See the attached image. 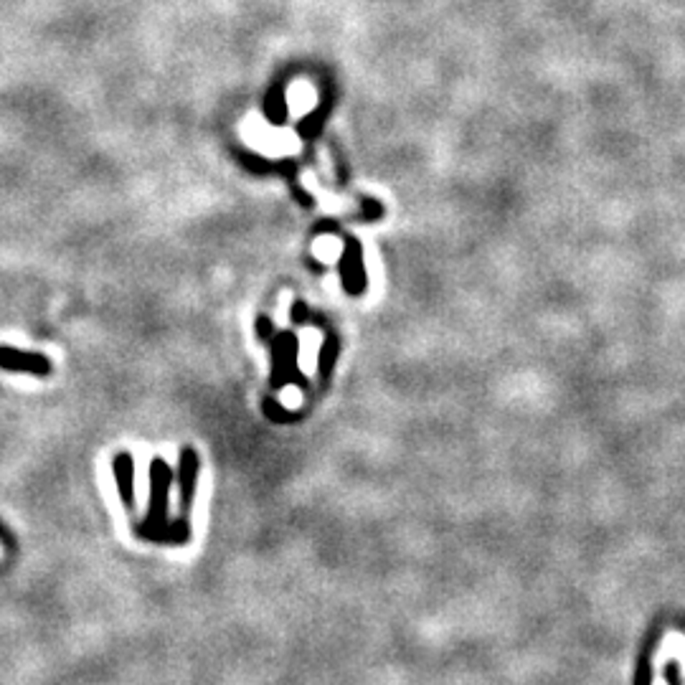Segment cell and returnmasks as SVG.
<instances>
[{"label": "cell", "mask_w": 685, "mask_h": 685, "mask_svg": "<svg viewBox=\"0 0 685 685\" xmlns=\"http://www.w3.org/2000/svg\"><path fill=\"white\" fill-rule=\"evenodd\" d=\"M0 368L26 371V373H36V376H46V373H51L49 358H44V355H38V353L13 351V348H0Z\"/></svg>", "instance_id": "6da1fadb"}, {"label": "cell", "mask_w": 685, "mask_h": 685, "mask_svg": "<svg viewBox=\"0 0 685 685\" xmlns=\"http://www.w3.org/2000/svg\"><path fill=\"white\" fill-rule=\"evenodd\" d=\"M151 483H152V510L151 518L160 520L166 516V502H167V487H170V472H167L163 460H155L151 469Z\"/></svg>", "instance_id": "7a4b0ae2"}, {"label": "cell", "mask_w": 685, "mask_h": 685, "mask_svg": "<svg viewBox=\"0 0 685 685\" xmlns=\"http://www.w3.org/2000/svg\"><path fill=\"white\" fill-rule=\"evenodd\" d=\"M196 477H199V457L191 447L181 452V505L183 513L191 510V502L196 495Z\"/></svg>", "instance_id": "3957f363"}, {"label": "cell", "mask_w": 685, "mask_h": 685, "mask_svg": "<svg viewBox=\"0 0 685 685\" xmlns=\"http://www.w3.org/2000/svg\"><path fill=\"white\" fill-rule=\"evenodd\" d=\"M115 475H118V485H119V495H122V502L127 505V508H133L135 502V465H133V457L130 454H119L118 460H115Z\"/></svg>", "instance_id": "277c9868"}, {"label": "cell", "mask_w": 685, "mask_h": 685, "mask_svg": "<svg viewBox=\"0 0 685 685\" xmlns=\"http://www.w3.org/2000/svg\"><path fill=\"white\" fill-rule=\"evenodd\" d=\"M335 355H338V343H335V340H325V343H322V351H320V376H322V381L330 379Z\"/></svg>", "instance_id": "5b68a950"}, {"label": "cell", "mask_w": 685, "mask_h": 685, "mask_svg": "<svg viewBox=\"0 0 685 685\" xmlns=\"http://www.w3.org/2000/svg\"><path fill=\"white\" fill-rule=\"evenodd\" d=\"M259 335H262V338H269V335H272V322H269L267 318L259 320Z\"/></svg>", "instance_id": "8992f818"}, {"label": "cell", "mask_w": 685, "mask_h": 685, "mask_svg": "<svg viewBox=\"0 0 685 685\" xmlns=\"http://www.w3.org/2000/svg\"><path fill=\"white\" fill-rule=\"evenodd\" d=\"M302 318H305V310H302V302H298V305H295V320Z\"/></svg>", "instance_id": "52a82bcc"}]
</instances>
